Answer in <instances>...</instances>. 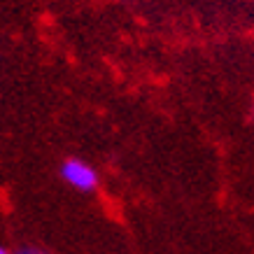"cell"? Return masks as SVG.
I'll return each instance as SVG.
<instances>
[{"instance_id":"obj_3","label":"cell","mask_w":254,"mask_h":254,"mask_svg":"<svg viewBox=\"0 0 254 254\" xmlns=\"http://www.w3.org/2000/svg\"><path fill=\"white\" fill-rule=\"evenodd\" d=\"M0 254H9V250L5 245H0Z\"/></svg>"},{"instance_id":"obj_2","label":"cell","mask_w":254,"mask_h":254,"mask_svg":"<svg viewBox=\"0 0 254 254\" xmlns=\"http://www.w3.org/2000/svg\"><path fill=\"white\" fill-rule=\"evenodd\" d=\"M16 254H49L45 252V250H40V247H21Z\"/></svg>"},{"instance_id":"obj_1","label":"cell","mask_w":254,"mask_h":254,"mask_svg":"<svg viewBox=\"0 0 254 254\" xmlns=\"http://www.w3.org/2000/svg\"><path fill=\"white\" fill-rule=\"evenodd\" d=\"M61 177L68 187L75 191H93L98 187V173L91 163L82 161V159H65L61 163Z\"/></svg>"}]
</instances>
